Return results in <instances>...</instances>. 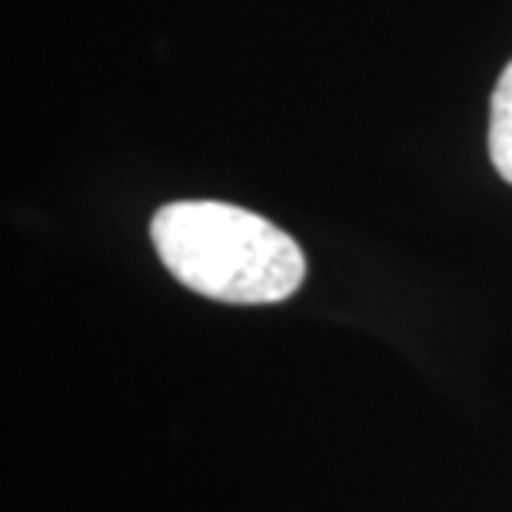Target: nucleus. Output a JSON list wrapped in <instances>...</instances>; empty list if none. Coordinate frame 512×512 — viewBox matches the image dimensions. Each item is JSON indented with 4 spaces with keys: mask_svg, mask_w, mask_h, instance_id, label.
<instances>
[{
    "mask_svg": "<svg viewBox=\"0 0 512 512\" xmlns=\"http://www.w3.org/2000/svg\"><path fill=\"white\" fill-rule=\"evenodd\" d=\"M150 237L173 280L217 303H280L306 276L303 250L290 233L233 203H167L153 217Z\"/></svg>",
    "mask_w": 512,
    "mask_h": 512,
    "instance_id": "nucleus-1",
    "label": "nucleus"
},
{
    "mask_svg": "<svg viewBox=\"0 0 512 512\" xmlns=\"http://www.w3.org/2000/svg\"><path fill=\"white\" fill-rule=\"evenodd\" d=\"M489 157L499 177L512 183V60L489 100Z\"/></svg>",
    "mask_w": 512,
    "mask_h": 512,
    "instance_id": "nucleus-2",
    "label": "nucleus"
}]
</instances>
